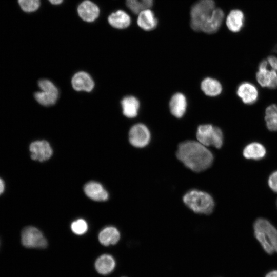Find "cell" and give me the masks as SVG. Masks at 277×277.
I'll return each mask as SVG.
<instances>
[{
  "mask_svg": "<svg viewBox=\"0 0 277 277\" xmlns=\"http://www.w3.org/2000/svg\"><path fill=\"white\" fill-rule=\"evenodd\" d=\"M253 226L262 230L274 251L277 252V229L274 226L268 221L263 218L257 219Z\"/></svg>",
  "mask_w": 277,
  "mask_h": 277,
  "instance_id": "9a60e30c",
  "label": "cell"
},
{
  "mask_svg": "<svg viewBox=\"0 0 277 277\" xmlns=\"http://www.w3.org/2000/svg\"><path fill=\"white\" fill-rule=\"evenodd\" d=\"M18 3L21 9L28 13L36 11L41 4L40 0H18Z\"/></svg>",
  "mask_w": 277,
  "mask_h": 277,
  "instance_id": "83f0119b",
  "label": "cell"
},
{
  "mask_svg": "<svg viewBox=\"0 0 277 277\" xmlns=\"http://www.w3.org/2000/svg\"><path fill=\"white\" fill-rule=\"evenodd\" d=\"M265 119L267 128L271 131H277V105L272 104L266 108Z\"/></svg>",
  "mask_w": 277,
  "mask_h": 277,
  "instance_id": "d4e9b609",
  "label": "cell"
},
{
  "mask_svg": "<svg viewBox=\"0 0 277 277\" xmlns=\"http://www.w3.org/2000/svg\"><path fill=\"white\" fill-rule=\"evenodd\" d=\"M120 239V233L114 227L108 226L102 229L98 234V240L104 246L116 244Z\"/></svg>",
  "mask_w": 277,
  "mask_h": 277,
  "instance_id": "ffe728a7",
  "label": "cell"
},
{
  "mask_svg": "<svg viewBox=\"0 0 277 277\" xmlns=\"http://www.w3.org/2000/svg\"><path fill=\"white\" fill-rule=\"evenodd\" d=\"M265 277H277V270H273L267 273Z\"/></svg>",
  "mask_w": 277,
  "mask_h": 277,
  "instance_id": "1f68e13d",
  "label": "cell"
},
{
  "mask_svg": "<svg viewBox=\"0 0 277 277\" xmlns=\"http://www.w3.org/2000/svg\"><path fill=\"white\" fill-rule=\"evenodd\" d=\"M266 153L265 147L261 144L253 142L248 144L243 151V156L247 159L260 160Z\"/></svg>",
  "mask_w": 277,
  "mask_h": 277,
  "instance_id": "7402d4cb",
  "label": "cell"
},
{
  "mask_svg": "<svg viewBox=\"0 0 277 277\" xmlns=\"http://www.w3.org/2000/svg\"><path fill=\"white\" fill-rule=\"evenodd\" d=\"M121 104L123 113L125 116L129 118H133L137 115L140 103L135 97L129 96L124 97L121 102Z\"/></svg>",
  "mask_w": 277,
  "mask_h": 277,
  "instance_id": "603a6c76",
  "label": "cell"
},
{
  "mask_svg": "<svg viewBox=\"0 0 277 277\" xmlns=\"http://www.w3.org/2000/svg\"><path fill=\"white\" fill-rule=\"evenodd\" d=\"M185 204L194 212L200 214H210L214 207L212 197L208 193L198 190L187 192L183 197Z\"/></svg>",
  "mask_w": 277,
  "mask_h": 277,
  "instance_id": "7a4b0ae2",
  "label": "cell"
},
{
  "mask_svg": "<svg viewBox=\"0 0 277 277\" xmlns=\"http://www.w3.org/2000/svg\"><path fill=\"white\" fill-rule=\"evenodd\" d=\"M244 13L242 11L238 9L231 10L226 20L227 28L233 32H239L244 25Z\"/></svg>",
  "mask_w": 277,
  "mask_h": 277,
  "instance_id": "e0dca14e",
  "label": "cell"
},
{
  "mask_svg": "<svg viewBox=\"0 0 277 277\" xmlns=\"http://www.w3.org/2000/svg\"><path fill=\"white\" fill-rule=\"evenodd\" d=\"M268 65L267 60L260 62L256 75V80L262 87L274 89L277 88V72L272 69L268 70Z\"/></svg>",
  "mask_w": 277,
  "mask_h": 277,
  "instance_id": "52a82bcc",
  "label": "cell"
},
{
  "mask_svg": "<svg viewBox=\"0 0 277 277\" xmlns=\"http://www.w3.org/2000/svg\"><path fill=\"white\" fill-rule=\"evenodd\" d=\"M268 182L270 189L277 193V171L273 172L270 175Z\"/></svg>",
  "mask_w": 277,
  "mask_h": 277,
  "instance_id": "f546056e",
  "label": "cell"
},
{
  "mask_svg": "<svg viewBox=\"0 0 277 277\" xmlns=\"http://www.w3.org/2000/svg\"><path fill=\"white\" fill-rule=\"evenodd\" d=\"M268 64L271 66L272 70L277 71V57L273 55L269 56L267 58Z\"/></svg>",
  "mask_w": 277,
  "mask_h": 277,
  "instance_id": "4dcf8cb0",
  "label": "cell"
},
{
  "mask_svg": "<svg viewBox=\"0 0 277 277\" xmlns=\"http://www.w3.org/2000/svg\"><path fill=\"white\" fill-rule=\"evenodd\" d=\"M21 242L24 246L29 248H44L47 241L42 232L33 226L25 227L21 233Z\"/></svg>",
  "mask_w": 277,
  "mask_h": 277,
  "instance_id": "8992f818",
  "label": "cell"
},
{
  "mask_svg": "<svg viewBox=\"0 0 277 277\" xmlns=\"http://www.w3.org/2000/svg\"><path fill=\"white\" fill-rule=\"evenodd\" d=\"M4 183L3 181L0 178V195L4 192Z\"/></svg>",
  "mask_w": 277,
  "mask_h": 277,
  "instance_id": "d6a6232c",
  "label": "cell"
},
{
  "mask_svg": "<svg viewBox=\"0 0 277 277\" xmlns=\"http://www.w3.org/2000/svg\"><path fill=\"white\" fill-rule=\"evenodd\" d=\"M84 191L88 197L95 201H105L109 197L107 191L97 182L91 181L86 184Z\"/></svg>",
  "mask_w": 277,
  "mask_h": 277,
  "instance_id": "7c38bea8",
  "label": "cell"
},
{
  "mask_svg": "<svg viewBox=\"0 0 277 277\" xmlns=\"http://www.w3.org/2000/svg\"><path fill=\"white\" fill-rule=\"evenodd\" d=\"M196 137L198 142L205 146H213L220 148L223 145V135L221 130L211 125L199 126Z\"/></svg>",
  "mask_w": 277,
  "mask_h": 277,
  "instance_id": "277c9868",
  "label": "cell"
},
{
  "mask_svg": "<svg viewBox=\"0 0 277 277\" xmlns=\"http://www.w3.org/2000/svg\"><path fill=\"white\" fill-rule=\"evenodd\" d=\"M215 9L213 0H199L192 7L190 26L196 31H201L203 24L211 16Z\"/></svg>",
  "mask_w": 277,
  "mask_h": 277,
  "instance_id": "3957f363",
  "label": "cell"
},
{
  "mask_svg": "<svg viewBox=\"0 0 277 277\" xmlns=\"http://www.w3.org/2000/svg\"><path fill=\"white\" fill-rule=\"evenodd\" d=\"M100 10L98 7L89 0L83 1L77 7L79 16L84 21L92 22L99 16Z\"/></svg>",
  "mask_w": 277,
  "mask_h": 277,
  "instance_id": "30bf717a",
  "label": "cell"
},
{
  "mask_svg": "<svg viewBox=\"0 0 277 277\" xmlns=\"http://www.w3.org/2000/svg\"><path fill=\"white\" fill-rule=\"evenodd\" d=\"M53 5H60L61 4L63 0H48Z\"/></svg>",
  "mask_w": 277,
  "mask_h": 277,
  "instance_id": "836d02e7",
  "label": "cell"
},
{
  "mask_svg": "<svg viewBox=\"0 0 277 277\" xmlns=\"http://www.w3.org/2000/svg\"><path fill=\"white\" fill-rule=\"evenodd\" d=\"M88 228L87 222L82 219H80L74 221L71 225L72 232L77 235H82L85 233L88 230Z\"/></svg>",
  "mask_w": 277,
  "mask_h": 277,
  "instance_id": "f1b7e54d",
  "label": "cell"
},
{
  "mask_svg": "<svg viewBox=\"0 0 277 277\" xmlns=\"http://www.w3.org/2000/svg\"><path fill=\"white\" fill-rule=\"evenodd\" d=\"M38 85L42 91L34 93L36 101L44 106L55 104L58 98L59 92L54 84L47 79H41L38 81Z\"/></svg>",
  "mask_w": 277,
  "mask_h": 277,
  "instance_id": "5b68a950",
  "label": "cell"
},
{
  "mask_svg": "<svg viewBox=\"0 0 277 277\" xmlns=\"http://www.w3.org/2000/svg\"><path fill=\"white\" fill-rule=\"evenodd\" d=\"M94 266L98 273L102 275H107L114 270L115 261L112 256L105 254L96 259Z\"/></svg>",
  "mask_w": 277,
  "mask_h": 277,
  "instance_id": "2e32d148",
  "label": "cell"
},
{
  "mask_svg": "<svg viewBox=\"0 0 277 277\" xmlns=\"http://www.w3.org/2000/svg\"><path fill=\"white\" fill-rule=\"evenodd\" d=\"M176 155L186 167L196 172L210 167L213 161L211 151L194 141H186L179 144Z\"/></svg>",
  "mask_w": 277,
  "mask_h": 277,
  "instance_id": "6da1fadb",
  "label": "cell"
},
{
  "mask_svg": "<svg viewBox=\"0 0 277 277\" xmlns=\"http://www.w3.org/2000/svg\"><path fill=\"white\" fill-rule=\"evenodd\" d=\"M254 233L256 239L260 242L264 250L269 254H272L274 250L265 236L264 232L259 227L253 226Z\"/></svg>",
  "mask_w": 277,
  "mask_h": 277,
  "instance_id": "4316f807",
  "label": "cell"
},
{
  "mask_svg": "<svg viewBox=\"0 0 277 277\" xmlns=\"http://www.w3.org/2000/svg\"><path fill=\"white\" fill-rule=\"evenodd\" d=\"M187 107V102L185 96L180 93L175 94L170 102V109L171 113L175 117L180 118L184 114Z\"/></svg>",
  "mask_w": 277,
  "mask_h": 277,
  "instance_id": "44dd1931",
  "label": "cell"
},
{
  "mask_svg": "<svg viewBox=\"0 0 277 277\" xmlns=\"http://www.w3.org/2000/svg\"><path fill=\"white\" fill-rule=\"evenodd\" d=\"M137 23L143 30L150 31L155 28L157 25V20L153 12L147 9L138 13Z\"/></svg>",
  "mask_w": 277,
  "mask_h": 277,
  "instance_id": "ac0fdd59",
  "label": "cell"
},
{
  "mask_svg": "<svg viewBox=\"0 0 277 277\" xmlns=\"http://www.w3.org/2000/svg\"><path fill=\"white\" fill-rule=\"evenodd\" d=\"M276 47H277V45H276Z\"/></svg>",
  "mask_w": 277,
  "mask_h": 277,
  "instance_id": "e575fe53",
  "label": "cell"
},
{
  "mask_svg": "<svg viewBox=\"0 0 277 277\" xmlns=\"http://www.w3.org/2000/svg\"><path fill=\"white\" fill-rule=\"evenodd\" d=\"M150 140V132L144 124H137L131 128L129 140L132 146L137 148L144 147L149 144Z\"/></svg>",
  "mask_w": 277,
  "mask_h": 277,
  "instance_id": "ba28073f",
  "label": "cell"
},
{
  "mask_svg": "<svg viewBox=\"0 0 277 277\" xmlns=\"http://www.w3.org/2000/svg\"><path fill=\"white\" fill-rule=\"evenodd\" d=\"M153 3V0H126L127 7L135 14L150 8Z\"/></svg>",
  "mask_w": 277,
  "mask_h": 277,
  "instance_id": "484cf974",
  "label": "cell"
},
{
  "mask_svg": "<svg viewBox=\"0 0 277 277\" xmlns=\"http://www.w3.org/2000/svg\"><path fill=\"white\" fill-rule=\"evenodd\" d=\"M31 157L39 162L47 161L52 155L53 151L50 144L45 140L36 141L29 146Z\"/></svg>",
  "mask_w": 277,
  "mask_h": 277,
  "instance_id": "9c48e42d",
  "label": "cell"
},
{
  "mask_svg": "<svg viewBox=\"0 0 277 277\" xmlns=\"http://www.w3.org/2000/svg\"><path fill=\"white\" fill-rule=\"evenodd\" d=\"M237 94L246 104L254 103L258 98V91L254 85L249 82L241 84L237 89Z\"/></svg>",
  "mask_w": 277,
  "mask_h": 277,
  "instance_id": "5bb4252c",
  "label": "cell"
},
{
  "mask_svg": "<svg viewBox=\"0 0 277 277\" xmlns=\"http://www.w3.org/2000/svg\"><path fill=\"white\" fill-rule=\"evenodd\" d=\"M108 23L116 29H125L129 26L131 23L130 16L124 11L119 10L112 13L108 18Z\"/></svg>",
  "mask_w": 277,
  "mask_h": 277,
  "instance_id": "d6986e66",
  "label": "cell"
},
{
  "mask_svg": "<svg viewBox=\"0 0 277 277\" xmlns=\"http://www.w3.org/2000/svg\"><path fill=\"white\" fill-rule=\"evenodd\" d=\"M224 18V13L220 8H215L211 16L203 24L201 31L206 33L216 32L220 29Z\"/></svg>",
  "mask_w": 277,
  "mask_h": 277,
  "instance_id": "4fadbf2b",
  "label": "cell"
},
{
  "mask_svg": "<svg viewBox=\"0 0 277 277\" xmlns=\"http://www.w3.org/2000/svg\"><path fill=\"white\" fill-rule=\"evenodd\" d=\"M71 84L73 89L78 91L90 92L94 87L93 79L84 71L76 73L72 78Z\"/></svg>",
  "mask_w": 277,
  "mask_h": 277,
  "instance_id": "8fae6325",
  "label": "cell"
},
{
  "mask_svg": "<svg viewBox=\"0 0 277 277\" xmlns=\"http://www.w3.org/2000/svg\"><path fill=\"white\" fill-rule=\"evenodd\" d=\"M201 89L206 95L210 96H215L220 94L222 90L220 83L211 78H206L202 81Z\"/></svg>",
  "mask_w": 277,
  "mask_h": 277,
  "instance_id": "cb8c5ba5",
  "label": "cell"
}]
</instances>
